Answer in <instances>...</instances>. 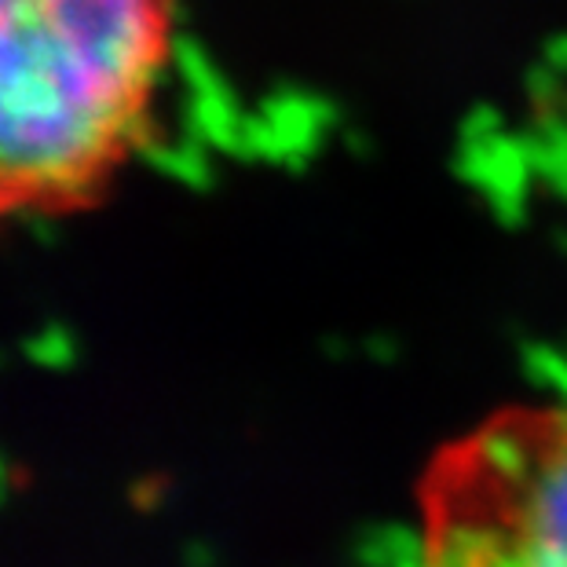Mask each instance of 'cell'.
<instances>
[{
  "instance_id": "6da1fadb",
  "label": "cell",
  "mask_w": 567,
  "mask_h": 567,
  "mask_svg": "<svg viewBox=\"0 0 567 567\" xmlns=\"http://www.w3.org/2000/svg\"><path fill=\"white\" fill-rule=\"evenodd\" d=\"M176 0H0V224L111 198L151 147Z\"/></svg>"
},
{
  "instance_id": "7a4b0ae2",
  "label": "cell",
  "mask_w": 567,
  "mask_h": 567,
  "mask_svg": "<svg viewBox=\"0 0 567 567\" xmlns=\"http://www.w3.org/2000/svg\"><path fill=\"white\" fill-rule=\"evenodd\" d=\"M417 567H567V403L498 406L429 457Z\"/></svg>"
}]
</instances>
